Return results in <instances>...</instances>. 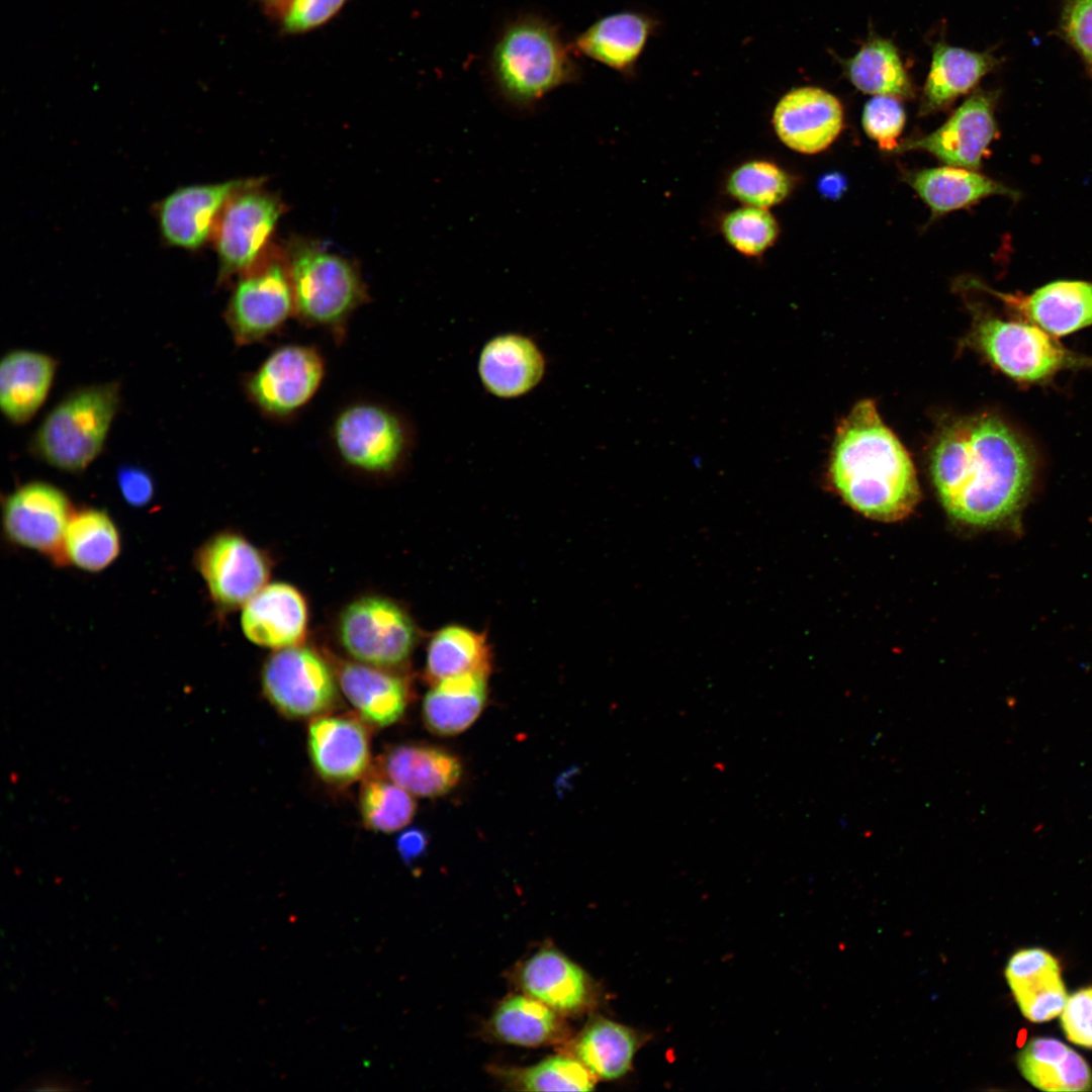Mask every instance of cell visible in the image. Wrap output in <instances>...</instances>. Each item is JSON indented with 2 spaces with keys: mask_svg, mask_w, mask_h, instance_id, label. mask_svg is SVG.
Masks as SVG:
<instances>
[{
  "mask_svg": "<svg viewBox=\"0 0 1092 1092\" xmlns=\"http://www.w3.org/2000/svg\"><path fill=\"white\" fill-rule=\"evenodd\" d=\"M366 723L348 716L322 715L308 726L307 748L316 774L332 785H349L370 765Z\"/></svg>",
  "mask_w": 1092,
  "mask_h": 1092,
  "instance_id": "cell-17",
  "label": "cell"
},
{
  "mask_svg": "<svg viewBox=\"0 0 1092 1092\" xmlns=\"http://www.w3.org/2000/svg\"><path fill=\"white\" fill-rule=\"evenodd\" d=\"M119 492L129 506L144 508L155 495V484L149 472L133 465H123L116 473Z\"/></svg>",
  "mask_w": 1092,
  "mask_h": 1092,
  "instance_id": "cell-45",
  "label": "cell"
},
{
  "mask_svg": "<svg viewBox=\"0 0 1092 1092\" xmlns=\"http://www.w3.org/2000/svg\"><path fill=\"white\" fill-rule=\"evenodd\" d=\"M259 1L262 4H264L269 10H272V11L277 12L278 14H281V12L285 9V7L289 4V2L291 0H259Z\"/></svg>",
  "mask_w": 1092,
  "mask_h": 1092,
  "instance_id": "cell-48",
  "label": "cell"
},
{
  "mask_svg": "<svg viewBox=\"0 0 1092 1092\" xmlns=\"http://www.w3.org/2000/svg\"><path fill=\"white\" fill-rule=\"evenodd\" d=\"M74 508L60 487L40 480L11 491L2 505V528L7 540L35 551L62 566L65 531Z\"/></svg>",
  "mask_w": 1092,
  "mask_h": 1092,
  "instance_id": "cell-14",
  "label": "cell"
},
{
  "mask_svg": "<svg viewBox=\"0 0 1092 1092\" xmlns=\"http://www.w3.org/2000/svg\"><path fill=\"white\" fill-rule=\"evenodd\" d=\"M241 626L246 638L261 647L299 645L308 626L306 600L289 583H267L244 605Z\"/></svg>",
  "mask_w": 1092,
  "mask_h": 1092,
  "instance_id": "cell-19",
  "label": "cell"
},
{
  "mask_svg": "<svg viewBox=\"0 0 1092 1092\" xmlns=\"http://www.w3.org/2000/svg\"><path fill=\"white\" fill-rule=\"evenodd\" d=\"M969 342L997 369L1019 382H1039L1057 372L1092 365L1040 328L1023 321H1005L985 311L974 314Z\"/></svg>",
  "mask_w": 1092,
  "mask_h": 1092,
  "instance_id": "cell-7",
  "label": "cell"
},
{
  "mask_svg": "<svg viewBox=\"0 0 1092 1092\" xmlns=\"http://www.w3.org/2000/svg\"><path fill=\"white\" fill-rule=\"evenodd\" d=\"M1005 978L1022 1015L1040 1023L1059 1016L1068 999L1058 960L1039 948H1023L1009 959Z\"/></svg>",
  "mask_w": 1092,
  "mask_h": 1092,
  "instance_id": "cell-22",
  "label": "cell"
},
{
  "mask_svg": "<svg viewBox=\"0 0 1092 1092\" xmlns=\"http://www.w3.org/2000/svg\"><path fill=\"white\" fill-rule=\"evenodd\" d=\"M486 677V673L468 672L435 684L423 702V719L428 729L441 736L456 735L467 729L484 707Z\"/></svg>",
  "mask_w": 1092,
  "mask_h": 1092,
  "instance_id": "cell-31",
  "label": "cell"
},
{
  "mask_svg": "<svg viewBox=\"0 0 1092 1092\" xmlns=\"http://www.w3.org/2000/svg\"><path fill=\"white\" fill-rule=\"evenodd\" d=\"M572 54L557 24L540 14L523 13L506 22L496 35L488 74L504 101L526 109L579 79Z\"/></svg>",
  "mask_w": 1092,
  "mask_h": 1092,
  "instance_id": "cell-3",
  "label": "cell"
},
{
  "mask_svg": "<svg viewBox=\"0 0 1092 1092\" xmlns=\"http://www.w3.org/2000/svg\"><path fill=\"white\" fill-rule=\"evenodd\" d=\"M348 0H291L281 12L282 30L289 34L311 31L329 22Z\"/></svg>",
  "mask_w": 1092,
  "mask_h": 1092,
  "instance_id": "cell-42",
  "label": "cell"
},
{
  "mask_svg": "<svg viewBox=\"0 0 1092 1092\" xmlns=\"http://www.w3.org/2000/svg\"><path fill=\"white\" fill-rule=\"evenodd\" d=\"M992 98L977 93L933 132L899 144L896 152L926 151L948 166L978 169L997 132Z\"/></svg>",
  "mask_w": 1092,
  "mask_h": 1092,
  "instance_id": "cell-16",
  "label": "cell"
},
{
  "mask_svg": "<svg viewBox=\"0 0 1092 1092\" xmlns=\"http://www.w3.org/2000/svg\"><path fill=\"white\" fill-rule=\"evenodd\" d=\"M326 372L325 357L315 346L285 344L244 375L243 391L265 418L290 421L315 396Z\"/></svg>",
  "mask_w": 1092,
  "mask_h": 1092,
  "instance_id": "cell-8",
  "label": "cell"
},
{
  "mask_svg": "<svg viewBox=\"0 0 1092 1092\" xmlns=\"http://www.w3.org/2000/svg\"><path fill=\"white\" fill-rule=\"evenodd\" d=\"M340 688L367 725L385 727L403 715L408 703L404 679L388 668L345 662L337 672Z\"/></svg>",
  "mask_w": 1092,
  "mask_h": 1092,
  "instance_id": "cell-25",
  "label": "cell"
},
{
  "mask_svg": "<svg viewBox=\"0 0 1092 1092\" xmlns=\"http://www.w3.org/2000/svg\"><path fill=\"white\" fill-rule=\"evenodd\" d=\"M846 188L847 181L845 177L838 172L827 173L818 181V190L823 196L829 199L840 198Z\"/></svg>",
  "mask_w": 1092,
  "mask_h": 1092,
  "instance_id": "cell-47",
  "label": "cell"
},
{
  "mask_svg": "<svg viewBox=\"0 0 1092 1092\" xmlns=\"http://www.w3.org/2000/svg\"><path fill=\"white\" fill-rule=\"evenodd\" d=\"M905 124V111L894 96L877 95L864 106L862 125L867 134L877 141L882 149H896V139Z\"/></svg>",
  "mask_w": 1092,
  "mask_h": 1092,
  "instance_id": "cell-41",
  "label": "cell"
},
{
  "mask_svg": "<svg viewBox=\"0 0 1092 1092\" xmlns=\"http://www.w3.org/2000/svg\"><path fill=\"white\" fill-rule=\"evenodd\" d=\"M337 674L312 648L301 644L275 650L261 672L263 692L283 715L313 719L337 700Z\"/></svg>",
  "mask_w": 1092,
  "mask_h": 1092,
  "instance_id": "cell-11",
  "label": "cell"
},
{
  "mask_svg": "<svg viewBox=\"0 0 1092 1092\" xmlns=\"http://www.w3.org/2000/svg\"><path fill=\"white\" fill-rule=\"evenodd\" d=\"M193 565L209 598L222 612L243 608L267 584L271 564L266 554L243 535L222 531L195 551Z\"/></svg>",
  "mask_w": 1092,
  "mask_h": 1092,
  "instance_id": "cell-13",
  "label": "cell"
},
{
  "mask_svg": "<svg viewBox=\"0 0 1092 1092\" xmlns=\"http://www.w3.org/2000/svg\"><path fill=\"white\" fill-rule=\"evenodd\" d=\"M294 297V317L329 333L341 344L356 310L369 300L353 263L314 242L293 241L286 259Z\"/></svg>",
  "mask_w": 1092,
  "mask_h": 1092,
  "instance_id": "cell-4",
  "label": "cell"
},
{
  "mask_svg": "<svg viewBox=\"0 0 1092 1092\" xmlns=\"http://www.w3.org/2000/svg\"><path fill=\"white\" fill-rule=\"evenodd\" d=\"M546 364L544 353L532 338L504 333L484 344L477 370L486 391L511 399L533 390L542 381Z\"/></svg>",
  "mask_w": 1092,
  "mask_h": 1092,
  "instance_id": "cell-21",
  "label": "cell"
},
{
  "mask_svg": "<svg viewBox=\"0 0 1092 1092\" xmlns=\"http://www.w3.org/2000/svg\"><path fill=\"white\" fill-rule=\"evenodd\" d=\"M829 476L850 508L880 522L908 517L920 497L909 454L871 399L858 401L837 428Z\"/></svg>",
  "mask_w": 1092,
  "mask_h": 1092,
  "instance_id": "cell-2",
  "label": "cell"
},
{
  "mask_svg": "<svg viewBox=\"0 0 1092 1092\" xmlns=\"http://www.w3.org/2000/svg\"><path fill=\"white\" fill-rule=\"evenodd\" d=\"M906 181L933 215L966 207L991 195L1018 196L1016 191L981 173L953 166L910 172Z\"/></svg>",
  "mask_w": 1092,
  "mask_h": 1092,
  "instance_id": "cell-29",
  "label": "cell"
},
{
  "mask_svg": "<svg viewBox=\"0 0 1092 1092\" xmlns=\"http://www.w3.org/2000/svg\"><path fill=\"white\" fill-rule=\"evenodd\" d=\"M930 472L950 517L994 527L1021 509L1032 485L1034 459L1025 440L1006 423L976 415L956 419L938 432Z\"/></svg>",
  "mask_w": 1092,
  "mask_h": 1092,
  "instance_id": "cell-1",
  "label": "cell"
},
{
  "mask_svg": "<svg viewBox=\"0 0 1092 1092\" xmlns=\"http://www.w3.org/2000/svg\"><path fill=\"white\" fill-rule=\"evenodd\" d=\"M379 775L413 796L433 798L448 793L462 772L460 760L435 746L403 744L389 748L377 760Z\"/></svg>",
  "mask_w": 1092,
  "mask_h": 1092,
  "instance_id": "cell-24",
  "label": "cell"
},
{
  "mask_svg": "<svg viewBox=\"0 0 1092 1092\" xmlns=\"http://www.w3.org/2000/svg\"><path fill=\"white\" fill-rule=\"evenodd\" d=\"M645 1040V1034L636 1029L598 1017L575 1039L573 1057L597 1079L616 1080L630 1072Z\"/></svg>",
  "mask_w": 1092,
  "mask_h": 1092,
  "instance_id": "cell-32",
  "label": "cell"
},
{
  "mask_svg": "<svg viewBox=\"0 0 1092 1092\" xmlns=\"http://www.w3.org/2000/svg\"><path fill=\"white\" fill-rule=\"evenodd\" d=\"M848 75L862 92L908 97L912 88L896 48L888 40L869 41L849 61Z\"/></svg>",
  "mask_w": 1092,
  "mask_h": 1092,
  "instance_id": "cell-36",
  "label": "cell"
},
{
  "mask_svg": "<svg viewBox=\"0 0 1092 1092\" xmlns=\"http://www.w3.org/2000/svg\"><path fill=\"white\" fill-rule=\"evenodd\" d=\"M119 404L118 382L71 392L43 419L31 439L30 451L59 470L84 471L102 452Z\"/></svg>",
  "mask_w": 1092,
  "mask_h": 1092,
  "instance_id": "cell-6",
  "label": "cell"
},
{
  "mask_svg": "<svg viewBox=\"0 0 1092 1092\" xmlns=\"http://www.w3.org/2000/svg\"><path fill=\"white\" fill-rule=\"evenodd\" d=\"M428 842V836L423 830L410 828L398 836L396 848L401 858L411 863L424 854Z\"/></svg>",
  "mask_w": 1092,
  "mask_h": 1092,
  "instance_id": "cell-46",
  "label": "cell"
},
{
  "mask_svg": "<svg viewBox=\"0 0 1092 1092\" xmlns=\"http://www.w3.org/2000/svg\"><path fill=\"white\" fill-rule=\"evenodd\" d=\"M1064 30L1092 72V0H1072L1064 14Z\"/></svg>",
  "mask_w": 1092,
  "mask_h": 1092,
  "instance_id": "cell-44",
  "label": "cell"
},
{
  "mask_svg": "<svg viewBox=\"0 0 1092 1092\" xmlns=\"http://www.w3.org/2000/svg\"><path fill=\"white\" fill-rule=\"evenodd\" d=\"M992 65V59L987 54L938 44L925 83L921 112L938 110L967 93Z\"/></svg>",
  "mask_w": 1092,
  "mask_h": 1092,
  "instance_id": "cell-34",
  "label": "cell"
},
{
  "mask_svg": "<svg viewBox=\"0 0 1092 1092\" xmlns=\"http://www.w3.org/2000/svg\"><path fill=\"white\" fill-rule=\"evenodd\" d=\"M649 19L639 13L605 16L580 32L571 48L616 71L626 72L637 61L651 32Z\"/></svg>",
  "mask_w": 1092,
  "mask_h": 1092,
  "instance_id": "cell-28",
  "label": "cell"
},
{
  "mask_svg": "<svg viewBox=\"0 0 1092 1092\" xmlns=\"http://www.w3.org/2000/svg\"><path fill=\"white\" fill-rule=\"evenodd\" d=\"M786 171L768 161H749L737 167L726 184L730 196L746 206L768 209L783 202L792 190Z\"/></svg>",
  "mask_w": 1092,
  "mask_h": 1092,
  "instance_id": "cell-38",
  "label": "cell"
},
{
  "mask_svg": "<svg viewBox=\"0 0 1092 1092\" xmlns=\"http://www.w3.org/2000/svg\"><path fill=\"white\" fill-rule=\"evenodd\" d=\"M1060 1015L1067 1039L1092 1049V987L1080 989L1068 997Z\"/></svg>",
  "mask_w": 1092,
  "mask_h": 1092,
  "instance_id": "cell-43",
  "label": "cell"
},
{
  "mask_svg": "<svg viewBox=\"0 0 1092 1092\" xmlns=\"http://www.w3.org/2000/svg\"><path fill=\"white\" fill-rule=\"evenodd\" d=\"M52 356L32 350L8 352L0 362V408L13 425L28 423L46 401L57 372Z\"/></svg>",
  "mask_w": 1092,
  "mask_h": 1092,
  "instance_id": "cell-26",
  "label": "cell"
},
{
  "mask_svg": "<svg viewBox=\"0 0 1092 1092\" xmlns=\"http://www.w3.org/2000/svg\"><path fill=\"white\" fill-rule=\"evenodd\" d=\"M332 453L345 467L370 476L402 469L416 446L413 421L395 405L359 398L342 405L328 431Z\"/></svg>",
  "mask_w": 1092,
  "mask_h": 1092,
  "instance_id": "cell-5",
  "label": "cell"
},
{
  "mask_svg": "<svg viewBox=\"0 0 1092 1092\" xmlns=\"http://www.w3.org/2000/svg\"><path fill=\"white\" fill-rule=\"evenodd\" d=\"M294 316V297L286 261L258 262L240 275L223 318L237 346L260 343Z\"/></svg>",
  "mask_w": 1092,
  "mask_h": 1092,
  "instance_id": "cell-9",
  "label": "cell"
},
{
  "mask_svg": "<svg viewBox=\"0 0 1092 1092\" xmlns=\"http://www.w3.org/2000/svg\"><path fill=\"white\" fill-rule=\"evenodd\" d=\"M120 552V531L106 511L92 507L74 510L64 535L62 566L96 573L112 565Z\"/></svg>",
  "mask_w": 1092,
  "mask_h": 1092,
  "instance_id": "cell-30",
  "label": "cell"
},
{
  "mask_svg": "<svg viewBox=\"0 0 1092 1092\" xmlns=\"http://www.w3.org/2000/svg\"><path fill=\"white\" fill-rule=\"evenodd\" d=\"M843 123L840 102L830 93L815 87L788 92L772 113L778 138L790 149L816 154L837 138Z\"/></svg>",
  "mask_w": 1092,
  "mask_h": 1092,
  "instance_id": "cell-18",
  "label": "cell"
},
{
  "mask_svg": "<svg viewBox=\"0 0 1092 1092\" xmlns=\"http://www.w3.org/2000/svg\"><path fill=\"white\" fill-rule=\"evenodd\" d=\"M510 1084L526 1091H589L597 1078L574 1057L555 1056L507 1075Z\"/></svg>",
  "mask_w": 1092,
  "mask_h": 1092,
  "instance_id": "cell-39",
  "label": "cell"
},
{
  "mask_svg": "<svg viewBox=\"0 0 1092 1092\" xmlns=\"http://www.w3.org/2000/svg\"><path fill=\"white\" fill-rule=\"evenodd\" d=\"M1022 1077L1041 1091L1092 1090V1071L1086 1060L1059 1039L1030 1038L1017 1055Z\"/></svg>",
  "mask_w": 1092,
  "mask_h": 1092,
  "instance_id": "cell-27",
  "label": "cell"
},
{
  "mask_svg": "<svg viewBox=\"0 0 1092 1092\" xmlns=\"http://www.w3.org/2000/svg\"><path fill=\"white\" fill-rule=\"evenodd\" d=\"M359 806L364 825L382 833L400 830L411 822L416 812L413 795L380 775L365 779Z\"/></svg>",
  "mask_w": 1092,
  "mask_h": 1092,
  "instance_id": "cell-37",
  "label": "cell"
},
{
  "mask_svg": "<svg viewBox=\"0 0 1092 1092\" xmlns=\"http://www.w3.org/2000/svg\"><path fill=\"white\" fill-rule=\"evenodd\" d=\"M489 1029L503 1042L530 1048L558 1042L565 1035L558 1013L528 995L505 999L490 1018Z\"/></svg>",
  "mask_w": 1092,
  "mask_h": 1092,
  "instance_id": "cell-33",
  "label": "cell"
},
{
  "mask_svg": "<svg viewBox=\"0 0 1092 1092\" xmlns=\"http://www.w3.org/2000/svg\"><path fill=\"white\" fill-rule=\"evenodd\" d=\"M260 179L236 191L223 206L212 237L218 283L252 269L283 213L277 196L260 188Z\"/></svg>",
  "mask_w": 1092,
  "mask_h": 1092,
  "instance_id": "cell-10",
  "label": "cell"
},
{
  "mask_svg": "<svg viewBox=\"0 0 1092 1092\" xmlns=\"http://www.w3.org/2000/svg\"><path fill=\"white\" fill-rule=\"evenodd\" d=\"M526 995L557 1013H575L592 1004L593 986L585 972L554 949H543L526 961L519 973Z\"/></svg>",
  "mask_w": 1092,
  "mask_h": 1092,
  "instance_id": "cell-23",
  "label": "cell"
},
{
  "mask_svg": "<svg viewBox=\"0 0 1092 1092\" xmlns=\"http://www.w3.org/2000/svg\"><path fill=\"white\" fill-rule=\"evenodd\" d=\"M490 650L485 636L461 626L437 632L428 646L426 675L432 685L445 678L490 670Z\"/></svg>",
  "mask_w": 1092,
  "mask_h": 1092,
  "instance_id": "cell-35",
  "label": "cell"
},
{
  "mask_svg": "<svg viewBox=\"0 0 1092 1092\" xmlns=\"http://www.w3.org/2000/svg\"><path fill=\"white\" fill-rule=\"evenodd\" d=\"M338 635L356 661L384 668L403 663L416 642L408 615L394 602L378 596L350 603L340 615Z\"/></svg>",
  "mask_w": 1092,
  "mask_h": 1092,
  "instance_id": "cell-12",
  "label": "cell"
},
{
  "mask_svg": "<svg viewBox=\"0 0 1092 1092\" xmlns=\"http://www.w3.org/2000/svg\"><path fill=\"white\" fill-rule=\"evenodd\" d=\"M990 292L1020 321L1034 325L1055 338L1092 325V282L1054 281L1028 295Z\"/></svg>",
  "mask_w": 1092,
  "mask_h": 1092,
  "instance_id": "cell-20",
  "label": "cell"
},
{
  "mask_svg": "<svg viewBox=\"0 0 1092 1092\" xmlns=\"http://www.w3.org/2000/svg\"><path fill=\"white\" fill-rule=\"evenodd\" d=\"M721 232L737 252L758 257L776 243L780 229L767 209L745 205L724 216Z\"/></svg>",
  "mask_w": 1092,
  "mask_h": 1092,
  "instance_id": "cell-40",
  "label": "cell"
},
{
  "mask_svg": "<svg viewBox=\"0 0 1092 1092\" xmlns=\"http://www.w3.org/2000/svg\"><path fill=\"white\" fill-rule=\"evenodd\" d=\"M254 180L192 184L175 189L156 206L163 241L182 250H199L213 234L218 216L230 197Z\"/></svg>",
  "mask_w": 1092,
  "mask_h": 1092,
  "instance_id": "cell-15",
  "label": "cell"
}]
</instances>
